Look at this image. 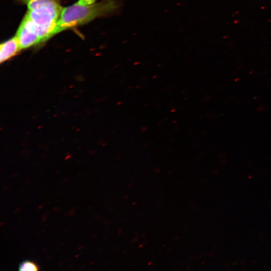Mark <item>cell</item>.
Returning a JSON list of instances; mask_svg holds the SVG:
<instances>
[{
    "label": "cell",
    "mask_w": 271,
    "mask_h": 271,
    "mask_svg": "<svg viewBox=\"0 0 271 271\" xmlns=\"http://www.w3.org/2000/svg\"><path fill=\"white\" fill-rule=\"evenodd\" d=\"M122 6V0H102L89 5L78 3L63 8L56 34L62 31L79 26L100 17L116 13Z\"/></svg>",
    "instance_id": "6da1fadb"
},
{
    "label": "cell",
    "mask_w": 271,
    "mask_h": 271,
    "mask_svg": "<svg viewBox=\"0 0 271 271\" xmlns=\"http://www.w3.org/2000/svg\"><path fill=\"white\" fill-rule=\"evenodd\" d=\"M28 9L26 14L34 23L42 42L56 34L63 8L57 0H22Z\"/></svg>",
    "instance_id": "7a4b0ae2"
},
{
    "label": "cell",
    "mask_w": 271,
    "mask_h": 271,
    "mask_svg": "<svg viewBox=\"0 0 271 271\" xmlns=\"http://www.w3.org/2000/svg\"><path fill=\"white\" fill-rule=\"evenodd\" d=\"M16 36L22 50L42 43L36 27L26 14L20 24Z\"/></svg>",
    "instance_id": "3957f363"
},
{
    "label": "cell",
    "mask_w": 271,
    "mask_h": 271,
    "mask_svg": "<svg viewBox=\"0 0 271 271\" xmlns=\"http://www.w3.org/2000/svg\"><path fill=\"white\" fill-rule=\"evenodd\" d=\"M21 50L16 36L3 43L0 46L1 63L13 57Z\"/></svg>",
    "instance_id": "277c9868"
},
{
    "label": "cell",
    "mask_w": 271,
    "mask_h": 271,
    "mask_svg": "<svg viewBox=\"0 0 271 271\" xmlns=\"http://www.w3.org/2000/svg\"><path fill=\"white\" fill-rule=\"evenodd\" d=\"M39 269L38 266L35 262L30 260H25L22 262L19 266V270L36 271Z\"/></svg>",
    "instance_id": "5b68a950"
},
{
    "label": "cell",
    "mask_w": 271,
    "mask_h": 271,
    "mask_svg": "<svg viewBox=\"0 0 271 271\" xmlns=\"http://www.w3.org/2000/svg\"><path fill=\"white\" fill-rule=\"evenodd\" d=\"M96 0H79L77 3L80 5H89L95 3Z\"/></svg>",
    "instance_id": "8992f818"
}]
</instances>
